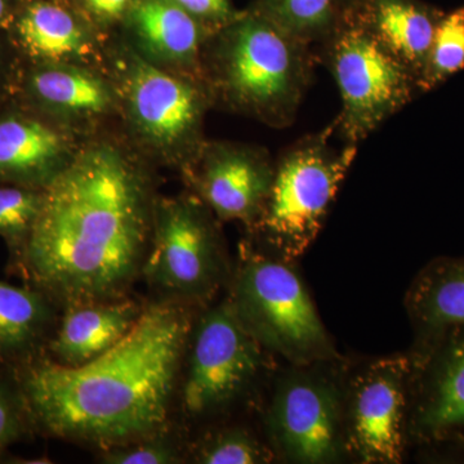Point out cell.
Instances as JSON below:
<instances>
[{
    "label": "cell",
    "mask_w": 464,
    "mask_h": 464,
    "mask_svg": "<svg viewBox=\"0 0 464 464\" xmlns=\"http://www.w3.org/2000/svg\"><path fill=\"white\" fill-rule=\"evenodd\" d=\"M57 310L41 290L0 280V368H17L45 353Z\"/></svg>",
    "instance_id": "obj_20"
},
{
    "label": "cell",
    "mask_w": 464,
    "mask_h": 464,
    "mask_svg": "<svg viewBox=\"0 0 464 464\" xmlns=\"http://www.w3.org/2000/svg\"><path fill=\"white\" fill-rule=\"evenodd\" d=\"M192 326L179 398L186 414L225 411L257 380L265 348L235 313L230 299L208 308Z\"/></svg>",
    "instance_id": "obj_9"
},
{
    "label": "cell",
    "mask_w": 464,
    "mask_h": 464,
    "mask_svg": "<svg viewBox=\"0 0 464 464\" xmlns=\"http://www.w3.org/2000/svg\"><path fill=\"white\" fill-rule=\"evenodd\" d=\"M21 0H0V30L7 29Z\"/></svg>",
    "instance_id": "obj_31"
},
{
    "label": "cell",
    "mask_w": 464,
    "mask_h": 464,
    "mask_svg": "<svg viewBox=\"0 0 464 464\" xmlns=\"http://www.w3.org/2000/svg\"><path fill=\"white\" fill-rule=\"evenodd\" d=\"M409 430L422 441L464 438V329L424 343Z\"/></svg>",
    "instance_id": "obj_16"
},
{
    "label": "cell",
    "mask_w": 464,
    "mask_h": 464,
    "mask_svg": "<svg viewBox=\"0 0 464 464\" xmlns=\"http://www.w3.org/2000/svg\"><path fill=\"white\" fill-rule=\"evenodd\" d=\"M217 221L195 194L158 197L141 277L160 298L207 304L231 280Z\"/></svg>",
    "instance_id": "obj_7"
},
{
    "label": "cell",
    "mask_w": 464,
    "mask_h": 464,
    "mask_svg": "<svg viewBox=\"0 0 464 464\" xmlns=\"http://www.w3.org/2000/svg\"><path fill=\"white\" fill-rule=\"evenodd\" d=\"M192 17L212 30H218L239 14L232 0H174Z\"/></svg>",
    "instance_id": "obj_28"
},
{
    "label": "cell",
    "mask_w": 464,
    "mask_h": 464,
    "mask_svg": "<svg viewBox=\"0 0 464 464\" xmlns=\"http://www.w3.org/2000/svg\"><path fill=\"white\" fill-rule=\"evenodd\" d=\"M192 326L191 304L159 298L85 364L44 353L14 368L34 431L101 450L166 431Z\"/></svg>",
    "instance_id": "obj_2"
},
{
    "label": "cell",
    "mask_w": 464,
    "mask_h": 464,
    "mask_svg": "<svg viewBox=\"0 0 464 464\" xmlns=\"http://www.w3.org/2000/svg\"><path fill=\"white\" fill-rule=\"evenodd\" d=\"M322 61L342 100L334 121L344 143L357 145L420 93L417 75L353 14H343L322 43Z\"/></svg>",
    "instance_id": "obj_8"
},
{
    "label": "cell",
    "mask_w": 464,
    "mask_h": 464,
    "mask_svg": "<svg viewBox=\"0 0 464 464\" xmlns=\"http://www.w3.org/2000/svg\"><path fill=\"white\" fill-rule=\"evenodd\" d=\"M275 161L267 150L237 142L204 143L185 177L218 221L252 227L273 183Z\"/></svg>",
    "instance_id": "obj_12"
},
{
    "label": "cell",
    "mask_w": 464,
    "mask_h": 464,
    "mask_svg": "<svg viewBox=\"0 0 464 464\" xmlns=\"http://www.w3.org/2000/svg\"><path fill=\"white\" fill-rule=\"evenodd\" d=\"M353 14L420 78L445 12L422 0H366Z\"/></svg>",
    "instance_id": "obj_19"
},
{
    "label": "cell",
    "mask_w": 464,
    "mask_h": 464,
    "mask_svg": "<svg viewBox=\"0 0 464 464\" xmlns=\"http://www.w3.org/2000/svg\"><path fill=\"white\" fill-rule=\"evenodd\" d=\"M288 264L244 244L228 299L265 350L297 366L331 362L337 355L331 337L306 286Z\"/></svg>",
    "instance_id": "obj_6"
},
{
    "label": "cell",
    "mask_w": 464,
    "mask_h": 464,
    "mask_svg": "<svg viewBox=\"0 0 464 464\" xmlns=\"http://www.w3.org/2000/svg\"><path fill=\"white\" fill-rule=\"evenodd\" d=\"M413 365L406 357L377 360L356 375L344 402L346 449L366 464L402 460Z\"/></svg>",
    "instance_id": "obj_11"
},
{
    "label": "cell",
    "mask_w": 464,
    "mask_h": 464,
    "mask_svg": "<svg viewBox=\"0 0 464 464\" xmlns=\"http://www.w3.org/2000/svg\"><path fill=\"white\" fill-rule=\"evenodd\" d=\"M12 97L78 133L119 114L111 79L93 66L21 63Z\"/></svg>",
    "instance_id": "obj_13"
},
{
    "label": "cell",
    "mask_w": 464,
    "mask_h": 464,
    "mask_svg": "<svg viewBox=\"0 0 464 464\" xmlns=\"http://www.w3.org/2000/svg\"><path fill=\"white\" fill-rule=\"evenodd\" d=\"M33 431L14 368H0V457Z\"/></svg>",
    "instance_id": "obj_26"
},
{
    "label": "cell",
    "mask_w": 464,
    "mask_h": 464,
    "mask_svg": "<svg viewBox=\"0 0 464 464\" xmlns=\"http://www.w3.org/2000/svg\"><path fill=\"white\" fill-rule=\"evenodd\" d=\"M252 5L310 47L322 44L342 18L341 0H256Z\"/></svg>",
    "instance_id": "obj_22"
},
{
    "label": "cell",
    "mask_w": 464,
    "mask_h": 464,
    "mask_svg": "<svg viewBox=\"0 0 464 464\" xmlns=\"http://www.w3.org/2000/svg\"><path fill=\"white\" fill-rule=\"evenodd\" d=\"M21 63L93 66L101 57V30L79 9L57 0H21L8 24Z\"/></svg>",
    "instance_id": "obj_15"
},
{
    "label": "cell",
    "mask_w": 464,
    "mask_h": 464,
    "mask_svg": "<svg viewBox=\"0 0 464 464\" xmlns=\"http://www.w3.org/2000/svg\"><path fill=\"white\" fill-rule=\"evenodd\" d=\"M45 353L54 362L78 366L96 359L132 329L143 306L133 299L92 302L63 308Z\"/></svg>",
    "instance_id": "obj_18"
},
{
    "label": "cell",
    "mask_w": 464,
    "mask_h": 464,
    "mask_svg": "<svg viewBox=\"0 0 464 464\" xmlns=\"http://www.w3.org/2000/svg\"><path fill=\"white\" fill-rule=\"evenodd\" d=\"M100 459L106 464H173L182 462V454L166 430L130 444L105 449Z\"/></svg>",
    "instance_id": "obj_27"
},
{
    "label": "cell",
    "mask_w": 464,
    "mask_h": 464,
    "mask_svg": "<svg viewBox=\"0 0 464 464\" xmlns=\"http://www.w3.org/2000/svg\"><path fill=\"white\" fill-rule=\"evenodd\" d=\"M406 307L424 343L464 329V257L427 265L411 283Z\"/></svg>",
    "instance_id": "obj_21"
},
{
    "label": "cell",
    "mask_w": 464,
    "mask_h": 464,
    "mask_svg": "<svg viewBox=\"0 0 464 464\" xmlns=\"http://www.w3.org/2000/svg\"><path fill=\"white\" fill-rule=\"evenodd\" d=\"M464 69V7L445 14L440 21L418 87L420 93L447 82Z\"/></svg>",
    "instance_id": "obj_24"
},
{
    "label": "cell",
    "mask_w": 464,
    "mask_h": 464,
    "mask_svg": "<svg viewBox=\"0 0 464 464\" xmlns=\"http://www.w3.org/2000/svg\"><path fill=\"white\" fill-rule=\"evenodd\" d=\"M267 424L275 449L289 462L333 463L346 450L344 402L335 384L316 372H292L279 382Z\"/></svg>",
    "instance_id": "obj_10"
},
{
    "label": "cell",
    "mask_w": 464,
    "mask_h": 464,
    "mask_svg": "<svg viewBox=\"0 0 464 464\" xmlns=\"http://www.w3.org/2000/svg\"><path fill=\"white\" fill-rule=\"evenodd\" d=\"M314 65L310 45L253 5L213 33L201 57L215 105L274 128L295 121Z\"/></svg>",
    "instance_id": "obj_3"
},
{
    "label": "cell",
    "mask_w": 464,
    "mask_h": 464,
    "mask_svg": "<svg viewBox=\"0 0 464 464\" xmlns=\"http://www.w3.org/2000/svg\"><path fill=\"white\" fill-rule=\"evenodd\" d=\"M57 2L66 3V5H72V7L78 9V0H57Z\"/></svg>",
    "instance_id": "obj_33"
},
{
    "label": "cell",
    "mask_w": 464,
    "mask_h": 464,
    "mask_svg": "<svg viewBox=\"0 0 464 464\" xmlns=\"http://www.w3.org/2000/svg\"><path fill=\"white\" fill-rule=\"evenodd\" d=\"M334 123L310 134L275 161L273 183L257 221L249 230L270 255L295 261L322 231L341 183L357 154V145L331 143Z\"/></svg>",
    "instance_id": "obj_5"
},
{
    "label": "cell",
    "mask_w": 464,
    "mask_h": 464,
    "mask_svg": "<svg viewBox=\"0 0 464 464\" xmlns=\"http://www.w3.org/2000/svg\"><path fill=\"white\" fill-rule=\"evenodd\" d=\"M273 453L248 430H221L208 436L195 449L194 462L201 464H265Z\"/></svg>",
    "instance_id": "obj_25"
},
{
    "label": "cell",
    "mask_w": 464,
    "mask_h": 464,
    "mask_svg": "<svg viewBox=\"0 0 464 464\" xmlns=\"http://www.w3.org/2000/svg\"><path fill=\"white\" fill-rule=\"evenodd\" d=\"M84 141L81 133L11 97L0 105V183L43 190L72 163Z\"/></svg>",
    "instance_id": "obj_14"
},
{
    "label": "cell",
    "mask_w": 464,
    "mask_h": 464,
    "mask_svg": "<svg viewBox=\"0 0 464 464\" xmlns=\"http://www.w3.org/2000/svg\"><path fill=\"white\" fill-rule=\"evenodd\" d=\"M149 160L132 143L87 137L44 188V203L11 273L58 308L115 301L141 276L157 203Z\"/></svg>",
    "instance_id": "obj_1"
},
{
    "label": "cell",
    "mask_w": 464,
    "mask_h": 464,
    "mask_svg": "<svg viewBox=\"0 0 464 464\" xmlns=\"http://www.w3.org/2000/svg\"><path fill=\"white\" fill-rule=\"evenodd\" d=\"M44 203V188L0 183V237L7 246L8 267L25 248Z\"/></svg>",
    "instance_id": "obj_23"
},
{
    "label": "cell",
    "mask_w": 464,
    "mask_h": 464,
    "mask_svg": "<svg viewBox=\"0 0 464 464\" xmlns=\"http://www.w3.org/2000/svg\"><path fill=\"white\" fill-rule=\"evenodd\" d=\"M130 0H78V9L94 24L101 32L121 25Z\"/></svg>",
    "instance_id": "obj_29"
},
{
    "label": "cell",
    "mask_w": 464,
    "mask_h": 464,
    "mask_svg": "<svg viewBox=\"0 0 464 464\" xmlns=\"http://www.w3.org/2000/svg\"><path fill=\"white\" fill-rule=\"evenodd\" d=\"M119 26L124 41L143 57L166 69L204 79L201 57L215 30L174 0H130Z\"/></svg>",
    "instance_id": "obj_17"
},
{
    "label": "cell",
    "mask_w": 464,
    "mask_h": 464,
    "mask_svg": "<svg viewBox=\"0 0 464 464\" xmlns=\"http://www.w3.org/2000/svg\"><path fill=\"white\" fill-rule=\"evenodd\" d=\"M21 60L5 30H0V105L14 96Z\"/></svg>",
    "instance_id": "obj_30"
},
{
    "label": "cell",
    "mask_w": 464,
    "mask_h": 464,
    "mask_svg": "<svg viewBox=\"0 0 464 464\" xmlns=\"http://www.w3.org/2000/svg\"><path fill=\"white\" fill-rule=\"evenodd\" d=\"M108 54V75L133 148L185 173L206 143L204 119L215 106L206 81L152 63L124 39Z\"/></svg>",
    "instance_id": "obj_4"
},
{
    "label": "cell",
    "mask_w": 464,
    "mask_h": 464,
    "mask_svg": "<svg viewBox=\"0 0 464 464\" xmlns=\"http://www.w3.org/2000/svg\"><path fill=\"white\" fill-rule=\"evenodd\" d=\"M365 2L366 0H341L342 14H343L344 12L353 11V9L360 7V5Z\"/></svg>",
    "instance_id": "obj_32"
}]
</instances>
